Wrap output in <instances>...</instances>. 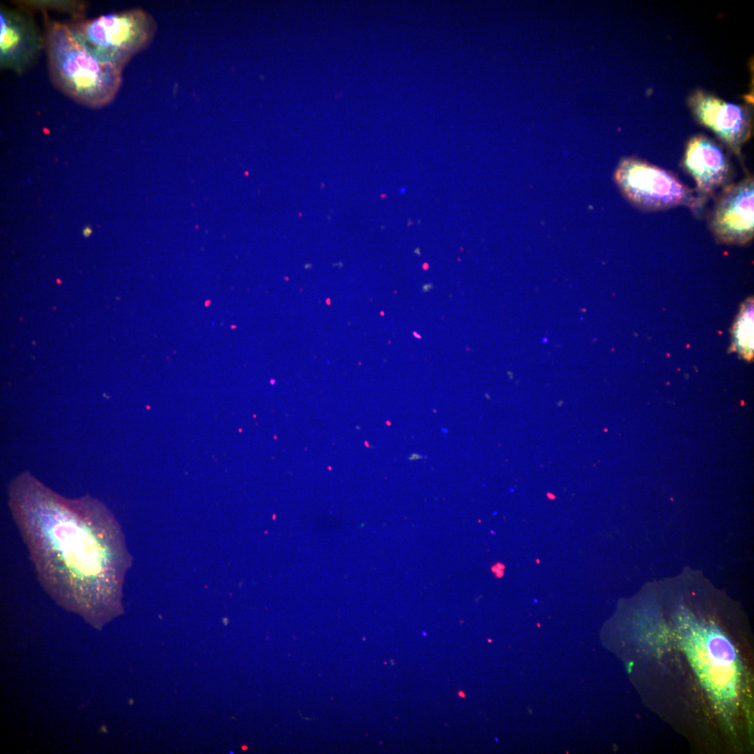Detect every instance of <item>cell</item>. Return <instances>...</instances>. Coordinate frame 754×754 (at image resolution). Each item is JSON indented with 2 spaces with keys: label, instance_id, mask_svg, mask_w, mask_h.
Wrapping results in <instances>:
<instances>
[{
  "label": "cell",
  "instance_id": "cell-1",
  "mask_svg": "<svg viewBox=\"0 0 754 754\" xmlns=\"http://www.w3.org/2000/svg\"><path fill=\"white\" fill-rule=\"evenodd\" d=\"M8 496L46 591L96 626L117 614L126 557L110 509L90 496H61L29 473L13 480Z\"/></svg>",
  "mask_w": 754,
  "mask_h": 754
},
{
  "label": "cell",
  "instance_id": "cell-2",
  "mask_svg": "<svg viewBox=\"0 0 754 754\" xmlns=\"http://www.w3.org/2000/svg\"><path fill=\"white\" fill-rule=\"evenodd\" d=\"M45 50L54 87L91 108L108 105L120 89L122 71L103 63L73 35L67 23L45 20Z\"/></svg>",
  "mask_w": 754,
  "mask_h": 754
},
{
  "label": "cell",
  "instance_id": "cell-3",
  "mask_svg": "<svg viewBox=\"0 0 754 754\" xmlns=\"http://www.w3.org/2000/svg\"><path fill=\"white\" fill-rule=\"evenodd\" d=\"M74 37L101 61L123 70L147 47L156 31L147 12L133 8L67 23Z\"/></svg>",
  "mask_w": 754,
  "mask_h": 754
},
{
  "label": "cell",
  "instance_id": "cell-4",
  "mask_svg": "<svg viewBox=\"0 0 754 754\" xmlns=\"http://www.w3.org/2000/svg\"><path fill=\"white\" fill-rule=\"evenodd\" d=\"M624 197L637 207L658 211L686 205L697 212L704 204L670 172L633 158H624L614 173Z\"/></svg>",
  "mask_w": 754,
  "mask_h": 754
},
{
  "label": "cell",
  "instance_id": "cell-5",
  "mask_svg": "<svg viewBox=\"0 0 754 754\" xmlns=\"http://www.w3.org/2000/svg\"><path fill=\"white\" fill-rule=\"evenodd\" d=\"M684 644L706 688L717 699H733L738 669L735 651L728 639L716 629L697 626L687 632Z\"/></svg>",
  "mask_w": 754,
  "mask_h": 754
},
{
  "label": "cell",
  "instance_id": "cell-6",
  "mask_svg": "<svg viewBox=\"0 0 754 754\" xmlns=\"http://www.w3.org/2000/svg\"><path fill=\"white\" fill-rule=\"evenodd\" d=\"M709 228L718 241L744 244L754 234V183L748 177L723 188L712 208Z\"/></svg>",
  "mask_w": 754,
  "mask_h": 754
},
{
  "label": "cell",
  "instance_id": "cell-7",
  "mask_svg": "<svg viewBox=\"0 0 754 754\" xmlns=\"http://www.w3.org/2000/svg\"><path fill=\"white\" fill-rule=\"evenodd\" d=\"M45 36L34 19L24 11L4 6L0 8V67L22 74L45 49Z\"/></svg>",
  "mask_w": 754,
  "mask_h": 754
},
{
  "label": "cell",
  "instance_id": "cell-8",
  "mask_svg": "<svg viewBox=\"0 0 754 754\" xmlns=\"http://www.w3.org/2000/svg\"><path fill=\"white\" fill-rule=\"evenodd\" d=\"M690 108L701 124L711 130L737 154L750 138L751 115L745 108L702 91L689 98Z\"/></svg>",
  "mask_w": 754,
  "mask_h": 754
},
{
  "label": "cell",
  "instance_id": "cell-9",
  "mask_svg": "<svg viewBox=\"0 0 754 754\" xmlns=\"http://www.w3.org/2000/svg\"><path fill=\"white\" fill-rule=\"evenodd\" d=\"M683 163L693 178L697 196L703 202L729 185L732 175L730 161L722 148L705 135H695L688 141Z\"/></svg>",
  "mask_w": 754,
  "mask_h": 754
},
{
  "label": "cell",
  "instance_id": "cell-10",
  "mask_svg": "<svg viewBox=\"0 0 754 754\" xmlns=\"http://www.w3.org/2000/svg\"><path fill=\"white\" fill-rule=\"evenodd\" d=\"M734 345L737 351L745 358L751 359L753 350V302L744 306L739 314L734 330Z\"/></svg>",
  "mask_w": 754,
  "mask_h": 754
},
{
  "label": "cell",
  "instance_id": "cell-11",
  "mask_svg": "<svg viewBox=\"0 0 754 754\" xmlns=\"http://www.w3.org/2000/svg\"><path fill=\"white\" fill-rule=\"evenodd\" d=\"M19 5L23 6L32 7L35 9H43L50 8L56 10L59 12H64L71 15L74 18L73 20H80L84 18L82 14L85 10L86 5L84 3L77 1H20Z\"/></svg>",
  "mask_w": 754,
  "mask_h": 754
},
{
  "label": "cell",
  "instance_id": "cell-12",
  "mask_svg": "<svg viewBox=\"0 0 754 754\" xmlns=\"http://www.w3.org/2000/svg\"><path fill=\"white\" fill-rule=\"evenodd\" d=\"M92 233V230L89 226H86L82 230V234L85 237H88Z\"/></svg>",
  "mask_w": 754,
  "mask_h": 754
},
{
  "label": "cell",
  "instance_id": "cell-13",
  "mask_svg": "<svg viewBox=\"0 0 754 754\" xmlns=\"http://www.w3.org/2000/svg\"><path fill=\"white\" fill-rule=\"evenodd\" d=\"M406 188H405V187H401V188H399V193H400L401 194H404V193H406Z\"/></svg>",
  "mask_w": 754,
  "mask_h": 754
}]
</instances>
